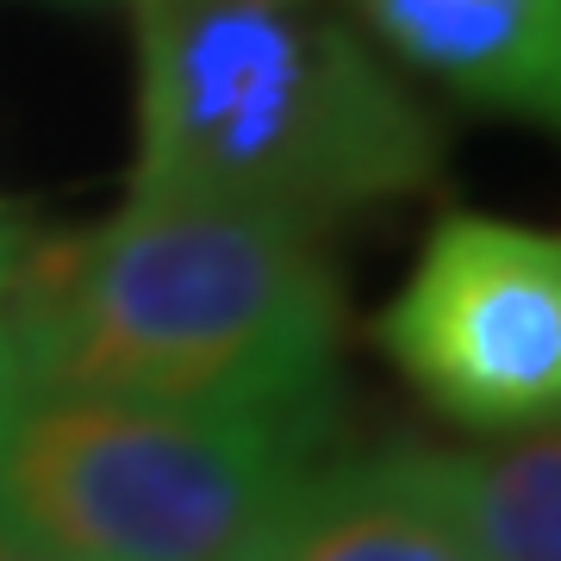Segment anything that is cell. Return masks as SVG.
I'll list each match as a JSON object with an SVG mask.
<instances>
[{
    "label": "cell",
    "instance_id": "1",
    "mask_svg": "<svg viewBox=\"0 0 561 561\" xmlns=\"http://www.w3.org/2000/svg\"><path fill=\"white\" fill-rule=\"evenodd\" d=\"M0 337L20 387L324 419L343 287L312 231L131 187L113 219L0 250Z\"/></svg>",
    "mask_w": 561,
    "mask_h": 561
},
{
    "label": "cell",
    "instance_id": "2",
    "mask_svg": "<svg viewBox=\"0 0 561 561\" xmlns=\"http://www.w3.org/2000/svg\"><path fill=\"white\" fill-rule=\"evenodd\" d=\"M138 194L294 231L424 194L443 125L343 0H131Z\"/></svg>",
    "mask_w": 561,
    "mask_h": 561
},
{
    "label": "cell",
    "instance_id": "3",
    "mask_svg": "<svg viewBox=\"0 0 561 561\" xmlns=\"http://www.w3.org/2000/svg\"><path fill=\"white\" fill-rule=\"evenodd\" d=\"M324 419H225L20 387L0 405V524L62 561H243Z\"/></svg>",
    "mask_w": 561,
    "mask_h": 561
},
{
    "label": "cell",
    "instance_id": "4",
    "mask_svg": "<svg viewBox=\"0 0 561 561\" xmlns=\"http://www.w3.org/2000/svg\"><path fill=\"white\" fill-rule=\"evenodd\" d=\"M431 412L505 437L561 424V231L449 213L375 319Z\"/></svg>",
    "mask_w": 561,
    "mask_h": 561
},
{
    "label": "cell",
    "instance_id": "5",
    "mask_svg": "<svg viewBox=\"0 0 561 561\" xmlns=\"http://www.w3.org/2000/svg\"><path fill=\"white\" fill-rule=\"evenodd\" d=\"M412 76L561 138V0H343Z\"/></svg>",
    "mask_w": 561,
    "mask_h": 561
},
{
    "label": "cell",
    "instance_id": "6",
    "mask_svg": "<svg viewBox=\"0 0 561 561\" xmlns=\"http://www.w3.org/2000/svg\"><path fill=\"white\" fill-rule=\"evenodd\" d=\"M243 561H481L456 524L400 474V461L350 456L306 468L268 512Z\"/></svg>",
    "mask_w": 561,
    "mask_h": 561
},
{
    "label": "cell",
    "instance_id": "7",
    "mask_svg": "<svg viewBox=\"0 0 561 561\" xmlns=\"http://www.w3.org/2000/svg\"><path fill=\"white\" fill-rule=\"evenodd\" d=\"M481 561H561V424L486 449H387Z\"/></svg>",
    "mask_w": 561,
    "mask_h": 561
},
{
    "label": "cell",
    "instance_id": "8",
    "mask_svg": "<svg viewBox=\"0 0 561 561\" xmlns=\"http://www.w3.org/2000/svg\"><path fill=\"white\" fill-rule=\"evenodd\" d=\"M0 561H62V556H50L44 542H32V537H20V530L0 524Z\"/></svg>",
    "mask_w": 561,
    "mask_h": 561
},
{
    "label": "cell",
    "instance_id": "9",
    "mask_svg": "<svg viewBox=\"0 0 561 561\" xmlns=\"http://www.w3.org/2000/svg\"><path fill=\"white\" fill-rule=\"evenodd\" d=\"M20 393V375H13V356H7V337H0V405Z\"/></svg>",
    "mask_w": 561,
    "mask_h": 561
},
{
    "label": "cell",
    "instance_id": "10",
    "mask_svg": "<svg viewBox=\"0 0 561 561\" xmlns=\"http://www.w3.org/2000/svg\"><path fill=\"white\" fill-rule=\"evenodd\" d=\"M7 243H13V238H7V225H0V250H7Z\"/></svg>",
    "mask_w": 561,
    "mask_h": 561
}]
</instances>
